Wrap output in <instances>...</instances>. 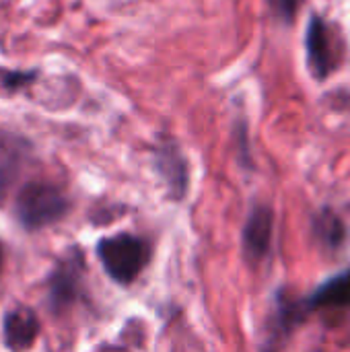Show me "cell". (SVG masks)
<instances>
[{"label":"cell","mask_w":350,"mask_h":352,"mask_svg":"<svg viewBox=\"0 0 350 352\" xmlns=\"http://www.w3.org/2000/svg\"><path fill=\"white\" fill-rule=\"evenodd\" d=\"M70 210L64 192L45 182H29L21 188L14 200L17 221L25 231H39L62 221Z\"/></svg>","instance_id":"cell-1"},{"label":"cell","mask_w":350,"mask_h":352,"mask_svg":"<svg viewBox=\"0 0 350 352\" xmlns=\"http://www.w3.org/2000/svg\"><path fill=\"white\" fill-rule=\"evenodd\" d=\"M97 258L107 272L111 280L118 285H130L138 278V274L144 270V266L151 260V248L144 239L130 235V233H118L111 237H105L97 243Z\"/></svg>","instance_id":"cell-2"},{"label":"cell","mask_w":350,"mask_h":352,"mask_svg":"<svg viewBox=\"0 0 350 352\" xmlns=\"http://www.w3.org/2000/svg\"><path fill=\"white\" fill-rule=\"evenodd\" d=\"M83 276H85V260L80 250L66 252V256L56 264L54 272L45 283L47 287L45 303L52 314H62L80 297Z\"/></svg>","instance_id":"cell-3"},{"label":"cell","mask_w":350,"mask_h":352,"mask_svg":"<svg viewBox=\"0 0 350 352\" xmlns=\"http://www.w3.org/2000/svg\"><path fill=\"white\" fill-rule=\"evenodd\" d=\"M39 336V320L29 307H14L4 316L2 340L10 352L29 351Z\"/></svg>","instance_id":"cell-4"},{"label":"cell","mask_w":350,"mask_h":352,"mask_svg":"<svg viewBox=\"0 0 350 352\" xmlns=\"http://www.w3.org/2000/svg\"><path fill=\"white\" fill-rule=\"evenodd\" d=\"M272 227H274V214L270 206L258 204L248 214L245 227H243V252L250 260H262L272 241Z\"/></svg>","instance_id":"cell-5"},{"label":"cell","mask_w":350,"mask_h":352,"mask_svg":"<svg viewBox=\"0 0 350 352\" xmlns=\"http://www.w3.org/2000/svg\"><path fill=\"white\" fill-rule=\"evenodd\" d=\"M155 167L165 179L171 198L182 200L188 192V163L182 151L173 142H165L155 153Z\"/></svg>","instance_id":"cell-6"},{"label":"cell","mask_w":350,"mask_h":352,"mask_svg":"<svg viewBox=\"0 0 350 352\" xmlns=\"http://www.w3.org/2000/svg\"><path fill=\"white\" fill-rule=\"evenodd\" d=\"M307 60L311 66L314 76L320 80L326 78L334 70V56H332V43H330V33L328 25L320 16H311L309 27H307Z\"/></svg>","instance_id":"cell-7"},{"label":"cell","mask_w":350,"mask_h":352,"mask_svg":"<svg viewBox=\"0 0 350 352\" xmlns=\"http://www.w3.org/2000/svg\"><path fill=\"white\" fill-rule=\"evenodd\" d=\"M305 309H349L350 307V270L326 280L305 301Z\"/></svg>","instance_id":"cell-8"},{"label":"cell","mask_w":350,"mask_h":352,"mask_svg":"<svg viewBox=\"0 0 350 352\" xmlns=\"http://www.w3.org/2000/svg\"><path fill=\"white\" fill-rule=\"evenodd\" d=\"M314 227H316V233L320 235V239L328 245V248H338L342 241H344V225L342 221L330 212V210H324L320 212L316 219H314Z\"/></svg>","instance_id":"cell-9"},{"label":"cell","mask_w":350,"mask_h":352,"mask_svg":"<svg viewBox=\"0 0 350 352\" xmlns=\"http://www.w3.org/2000/svg\"><path fill=\"white\" fill-rule=\"evenodd\" d=\"M37 78V70H10L0 68V87L8 93H17L29 85H33Z\"/></svg>","instance_id":"cell-10"},{"label":"cell","mask_w":350,"mask_h":352,"mask_svg":"<svg viewBox=\"0 0 350 352\" xmlns=\"http://www.w3.org/2000/svg\"><path fill=\"white\" fill-rule=\"evenodd\" d=\"M276 6H278V12L285 16V19H293V14L297 12V6H299V0H274Z\"/></svg>","instance_id":"cell-11"},{"label":"cell","mask_w":350,"mask_h":352,"mask_svg":"<svg viewBox=\"0 0 350 352\" xmlns=\"http://www.w3.org/2000/svg\"><path fill=\"white\" fill-rule=\"evenodd\" d=\"M0 268H2V248H0Z\"/></svg>","instance_id":"cell-12"}]
</instances>
